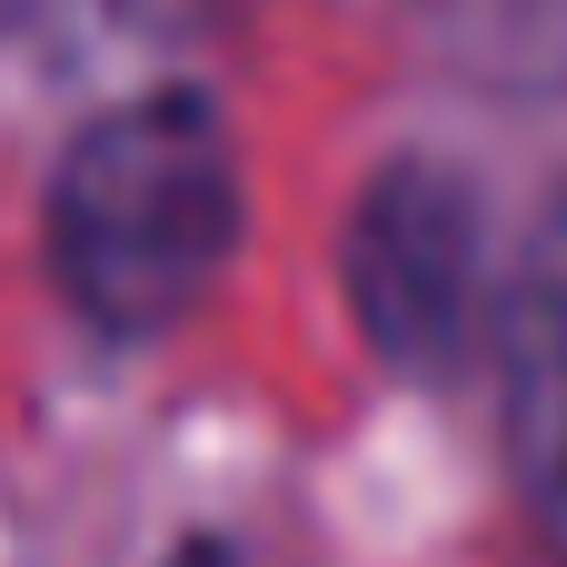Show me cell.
Returning <instances> with one entry per match:
<instances>
[{"mask_svg":"<svg viewBox=\"0 0 567 567\" xmlns=\"http://www.w3.org/2000/svg\"><path fill=\"white\" fill-rule=\"evenodd\" d=\"M239 249V140L209 90L100 110L50 179V279L100 339L179 329Z\"/></svg>","mask_w":567,"mask_h":567,"instance_id":"1","label":"cell"},{"mask_svg":"<svg viewBox=\"0 0 567 567\" xmlns=\"http://www.w3.org/2000/svg\"><path fill=\"white\" fill-rule=\"evenodd\" d=\"M349 279H359V309H369L379 349L449 339V319H458V209L439 189H409V179L379 189L369 219H359Z\"/></svg>","mask_w":567,"mask_h":567,"instance_id":"3","label":"cell"},{"mask_svg":"<svg viewBox=\"0 0 567 567\" xmlns=\"http://www.w3.org/2000/svg\"><path fill=\"white\" fill-rule=\"evenodd\" d=\"M169 567H239V558H229L219 538H199V548H179V558H169Z\"/></svg>","mask_w":567,"mask_h":567,"instance_id":"4","label":"cell"},{"mask_svg":"<svg viewBox=\"0 0 567 567\" xmlns=\"http://www.w3.org/2000/svg\"><path fill=\"white\" fill-rule=\"evenodd\" d=\"M508 449L548 538L567 548V199L548 209L508 299Z\"/></svg>","mask_w":567,"mask_h":567,"instance_id":"2","label":"cell"}]
</instances>
